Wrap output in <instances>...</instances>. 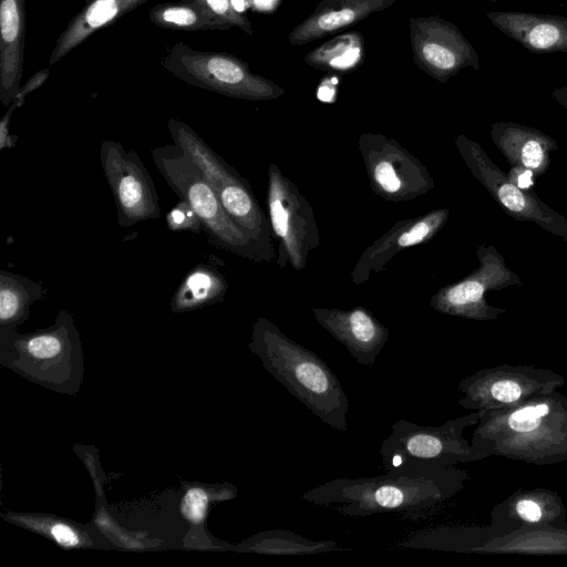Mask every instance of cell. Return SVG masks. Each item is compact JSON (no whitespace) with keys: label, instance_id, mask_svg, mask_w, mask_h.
I'll list each match as a JSON object with an SVG mask.
<instances>
[{"label":"cell","instance_id":"8","mask_svg":"<svg viewBox=\"0 0 567 567\" xmlns=\"http://www.w3.org/2000/svg\"><path fill=\"white\" fill-rule=\"evenodd\" d=\"M473 176L512 218L530 221L567 241V217L546 205L533 190L520 188L492 161L481 145L463 134L455 141Z\"/></svg>","mask_w":567,"mask_h":567},{"label":"cell","instance_id":"28","mask_svg":"<svg viewBox=\"0 0 567 567\" xmlns=\"http://www.w3.org/2000/svg\"><path fill=\"white\" fill-rule=\"evenodd\" d=\"M208 498L202 488H190L183 501V513L193 523H200L206 513Z\"/></svg>","mask_w":567,"mask_h":567},{"label":"cell","instance_id":"5","mask_svg":"<svg viewBox=\"0 0 567 567\" xmlns=\"http://www.w3.org/2000/svg\"><path fill=\"white\" fill-rule=\"evenodd\" d=\"M478 420V411L449 420L442 425H420L399 420L381 445L384 468H433L475 462L471 442L463 436V432L476 425Z\"/></svg>","mask_w":567,"mask_h":567},{"label":"cell","instance_id":"26","mask_svg":"<svg viewBox=\"0 0 567 567\" xmlns=\"http://www.w3.org/2000/svg\"><path fill=\"white\" fill-rule=\"evenodd\" d=\"M167 228L172 231L204 233L202 221L190 204L179 199L166 215Z\"/></svg>","mask_w":567,"mask_h":567},{"label":"cell","instance_id":"16","mask_svg":"<svg viewBox=\"0 0 567 567\" xmlns=\"http://www.w3.org/2000/svg\"><path fill=\"white\" fill-rule=\"evenodd\" d=\"M487 18L496 29L532 53H567V17L491 11Z\"/></svg>","mask_w":567,"mask_h":567},{"label":"cell","instance_id":"4","mask_svg":"<svg viewBox=\"0 0 567 567\" xmlns=\"http://www.w3.org/2000/svg\"><path fill=\"white\" fill-rule=\"evenodd\" d=\"M151 156L158 173L178 196L190 204L214 247L255 262H269L274 254L249 237L225 212L213 187L192 156L178 144L156 146Z\"/></svg>","mask_w":567,"mask_h":567},{"label":"cell","instance_id":"17","mask_svg":"<svg viewBox=\"0 0 567 567\" xmlns=\"http://www.w3.org/2000/svg\"><path fill=\"white\" fill-rule=\"evenodd\" d=\"M447 217L449 210L442 208L395 224L361 256L351 274L353 281L361 284L372 271H380L401 249L427 241L444 226Z\"/></svg>","mask_w":567,"mask_h":567},{"label":"cell","instance_id":"3","mask_svg":"<svg viewBox=\"0 0 567 567\" xmlns=\"http://www.w3.org/2000/svg\"><path fill=\"white\" fill-rule=\"evenodd\" d=\"M250 350L287 391L322 422L339 432L348 429V396L334 372L315 352L259 318L252 326Z\"/></svg>","mask_w":567,"mask_h":567},{"label":"cell","instance_id":"27","mask_svg":"<svg viewBox=\"0 0 567 567\" xmlns=\"http://www.w3.org/2000/svg\"><path fill=\"white\" fill-rule=\"evenodd\" d=\"M1 34L6 42H13L19 32L20 17L16 0H3L1 3Z\"/></svg>","mask_w":567,"mask_h":567},{"label":"cell","instance_id":"36","mask_svg":"<svg viewBox=\"0 0 567 567\" xmlns=\"http://www.w3.org/2000/svg\"><path fill=\"white\" fill-rule=\"evenodd\" d=\"M475 1H477V0H475ZM483 1L496 2V1H499V0H483Z\"/></svg>","mask_w":567,"mask_h":567},{"label":"cell","instance_id":"30","mask_svg":"<svg viewBox=\"0 0 567 567\" xmlns=\"http://www.w3.org/2000/svg\"><path fill=\"white\" fill-rule=\"evenodd\" d=\"M51 533L54 539L62 546L73 547L79 545L80 538L76 533L65 524H55Z\"/></svg>","mask_w":567,"mask_h":567},{"label":"cell","instance_id":"18","mask_svg":"<svg viewBox=\"0 0 567 567\" xmlns=\"http://www.w3.org/2000/svg\"><path fill=\"white\" fill-rule=\"evenodd\" d=\"M398 0H321L312 13L288 34V42L300 47L355 25L370 14L386 10Z\"/></svg>","mask_w":567,"mask_h":567},{"label":"cell","instance_id":"14","mask_svg":"<svg viewBox=\"0 0 567 567\" xmlns=\"http://www.w3.org/2000/svg\"><path fill=\"white\" fill-rule=\"evenodd\" d=\"M566 517V506L555 491L520 488L493 507L488 527L498 537L539 525L567 527Z\"/></svg>","mask_w":567,"mask_h":567},{"label":"cell","instance_id":"23","mask_svg":"<svg viewBox=\"0 0 567 567\" xmlns=\"http://www.w3.org/2000/svg\"><path fill=\"white\" fill-rule=\"evenodd\" d=\"M494 537L488 526H436L417 530L398 542L394 546L398 548L475 553L478 547Z\"/></svg>","mask_w":567,"mask_h":567},{"label":"cell","instance_id":"35","mask_svg":"<svg viewBox=\"0 0 567 567\" xmlns=\"http://www.w3.org/2000/svg\"><path fill=\"white\" fill-rule=\"evenodd\" d=\"M230 3L237 12L244 10L245 8L244 0H230Z\"/></svg>","mask_w":567,"mask_h":567},{"label":"cell","instance_id":"25","mask_svg":"<svg viewBox=\"0 0 567 567\" xmlns=\"http://www.w3.org/2000/svg\"><path fill=\"white\" fill-rule=\"evenodd\" d=\"M243 551L266 555H312L336 550H348L334 540H313L290 530L271 529L260 532L240 545Z\"/></svg>","mask_w":567,"mask_h":567},{"label":"cell","instance_id":"22","mask_svg":"<svg viewBox=\"0 0 567 567\" xmlns=\"http://www.w3.org/2000/svg\"><path fill=\"white\" fill-rule=\"evenodd\" d=\"M475 553L483 554H567V527L539 525L494 537Z\"/></svg>","mask_w":567,"mask_h":567},{"label":"cell","instance_id":"32","mask_svg":"<svg viewBox=\"0 0 567 567\" xmlns=\"http://www.w3.org/2000/svg\"><path fill=\"white\" fill-rule=\"evenodd\" d=\"M12 110H10V112H8L4 117L1 120V123H0V150H4V148H12L16 146L17 144V141H18V136L17 135H11L9 133V120H10V113H11Z\"/></svg>","mask_w":567,"mask_h":567},{"label":"cell","instance_id":"10","mask_svg":"<svg viewBox=\"0 0 567 567\" xmlns=\"http://www.w3.org/2000/svg\"><path fill=\"white\" fill-rule=\"evenodd\" d=\"M267 204L271 228L280 244L278 264L285 267L289 262L295 270H301L310 251L319 245L315 214L275 164L269 167Z\"/></svg>","mask_w":567,"mask_h":567},{"label":"cell","instance_id":"12","mask_svg":"<svg viewBox=\"0 0 567 567\" xmlns=\"http://www.w3.org/2000/svg\"><path fill=\"white\" fill-rule=\"evenodd\" d=\"M414 64L432 79L447 81L465 68L478 71V53L456 24L440 16L409 19Z\"/></svg>","mask_w":567,"mask_h":567},{"label":"cell","instance_id":"6","mask_svg":"<svg viewBox=\"0 0 567 567\" xmlns=\"http://www.w3.org/2000/svg\"><path fill=\"white\" fill-rule=\"evenodd\" d=\"M173 143L184 148L202 169L228 216L249 237L275 255L271 224L248 184L194 130L183 122H168Z\"/></svg>","mask_w":567,"mask_h":567},{"label":"cell","instance_id":"34","mask_svg":"<svg viewBox=\"0 0 567 567\" xmlns=\"http://www.w3.org/2000/svg\"><path fill=\"white\" fill-rule=\"evenodd\" d=\"M551 97L567 111V86L554 90Z\"/></svg>","mask_w":567,"mask_h":567},{"label":"cell","instance_id":"21","mask_svg":"<svg viewBox=\"0 0 567 567\" xmlns=\"http://www.w3.org/2000/svg\"><path fill=\"white\" fill-rule=\"evenodd\" d=\"M47 288L41 282L20 274L0 270V323L1 336L9 340L18 333L16 328L30 315V307L44 299Z\"/></svg>","mask_w":567,"mask_h":567},{"label":"cell","instance_id":"1","mask_svg":"<svg viewBox=\"0 0 567 567\" xmlns=\"http://www.w3.org/2000/svg\"><path fill=\"white\" fill-rule=\"evenodd\" d=\"M468 473L452 466L400 468L369 477H339L305 492L301 498L346 516L417 513L455 496Z\"/></svg>","mask_w":567,"mask_h":567},{"label":"cell","instance_id":"29","mask_svg":"<svg viewBox=\"0 0 567 567\" xmlns=\"http://www.w3.org/2000/svg\"><path fill=\"white\" fill-rule=\"evenodd\" d=\"M117 12L114 0H96L86 12V21L92 28L101 27Z\"/></svg>","mask_w":567,"mask_h":567},{"label":"cell","instance_id":"2","mask_svg":"<svg viewBox=\"0 0 567 567\" xmlns=\"http://www.w3.org/2000/svg\"><path fill=\"white\" fill-rule=\"evenodd\" d=\"M478 412L471 440L475 462L489 456L535 465L567 461V396L558 390L517 406Z\"/></svg>","mask_w":567,"mask_h":567},{"label":"cell","instance_id":"33","mask_svg":"<svg viewBox=\"0 0 567 567\" xmlns=\"http://www.w3.org/2000/svg\"><path fill=\"white\" fill-rule=\"evenodd\" d=\"M209 7L218 14H225L229 11L228 0H207Z\"/></svg>","mask_w":567,"mask_h":567},{"label":"cell","instance_id":"24","mask_svg":"<svg viewBox=\"0 0 567 567\" xmlns=\"http://www.w3.org/2000/svg\"><path fill=\"white\" fill-rule=\"evenodd\" d=\"M365 45L362 34L351 31L338 34L311 50L303 61L317 70L329 73H350L364 61Z\"/></svg>","mask_w":567,"mask_h":567},{"label":"cell","instance_id":"13","mask_svg":"<svg viewBox=\"0 0 567 567\" xmlns=\"http://www.w3.org/2000/svg\"><path fill=\"white\" fill-rule=\"evenodd\" d=\"M359 146L372 188L381 197L409 200L433 188L427 169L395 141L363 134Z\"/></svg>","mask_w":567,"mask_h":567},{"label":"cell","instance_id":"19","mask_svg":"<svg viewBox=\"0 0 567 567\" xmlns=\"http://www.w3.org/2000/svg\"><path fill=\"white\" fill-rule=\"evenodd\" d=\"M491 136L511 167L526 168L534 176L545 174L550 166V153L558 150L548 134L515 122H496Z\"/></svg>","mask_w":567,"mask_h":567},{"label":"cell","instance_id":"7","mask_svg":"<svg viewBox=\"0 0 567 567\" xmlns=\"http://www.w3.org/2000/svg\"><path fill=\"white\" fill-rule=\"evenodd\" d=\"M559 373L527 364H501L465 377L458 383L467 410H503L544 396L565 384Z\"/></svg>","mask_w":567,"mask_h":567},{"label":"cell","instance_id":"20","mask_svg":"<svg viewBox=\"0 0 567 567\" xmlns=\"http://www.w3.org/2000/svg\"><path fill=\"white\" fill-rule=\"evenodd\" d=\"M224 265L215 255H206L177 286L171 300L172 311H190L223 301L228 290L220 270Z\"/></svg>","mask_w":567,"mask_h":567},{"label":"cell","instance_id":"31","mask_svg":"<svg viewBox=\"0 0 567 567\" xmlns=\"http://www.w3.org/2000/svg\"><path fill=\"white\" fill-rule=\"evenodd\" d=\"M163 17L166 21L179 25H189L196 20L195 13L189 9H168Z\"/></svg>","mask_w":567,"mask_h":567},{"label":"cell","instance_id":"15","mask_svg":"<svg viewBox=\"0 0 567 567\" xmlns=\"http://www.w3.org/2000/svg\"><path fill=\"white\" fill-rule=\"evenodd\" d=\"M319 324L342 343L358 363L372 367L389 339V329L365 308L313 309Z\"/></svg>","mask_w":567,"mask_h":567},{"label":"cell","instance_id":"11","mask_svg":"<svg viewBox=\"0 0 567 567\" xmlns=\"http://www.w3.org/2000/svg\"><path fill=\"white\" fill-rule=\"evenodd\" d=\"M480 266L461 281L445 286L433 296L430 305L436 311L472 320H495L505 309L487 303L485 292L509 286L523 287L522 279L511 270L493 245L477 248Z\"/></svg>","mask_w":567,"mask_h":567},{"label":"cell","instance_id":"9","mask_svg":"<svg viewBox=\"0 0 567 567\" xmlns=\"http://www.w3.org/2000/svg\"><path fill=\"white\" fill-rule=\"evenodd\" d=\"M100 161L120 227L130 228L161 217L159 195L135 150L127 151L122 143L105 140L100 146Z\"/></svg>","mask_w":567,"mask_h":567}]
</instances>
